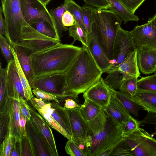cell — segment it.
<instances>
[{
	"mask_svg": "<svg viewBox=\"0 0 156 156\" xmlns=\"http://www.w3.org/2000/svg\"><path fill=\"white\" fill-rule=\"evenodd\" d=\"M110 156H135L132 149L124 137L115 146Z\"/></svg>",
	"mask_w": 156,
	"mask_h": 156,
	"instance_id": "8d00e7d4",
	"label": "cell"
},
{
	"mask_svg": "<svg viewBox=\"0 0 156 156\" xmlns=\"http://www.w3.org/2000/svg\"><path fill=\"white\" fill-rule=\"evenodd\" d=\"M33 107L42 116L51 127L62 134L68 140H71V137L65 129L48 113L38 106H33Z\"/></svg>",
	"mask_w": 156,
	"mask_h": 156,
	"instance_id": "f546056e",
	"label": "cell"
},
{
	"mask_svg": "<svg viewBox=\"0 0 156 156\" xmlns=\"http://www.w3.org/2000/svg\"><path fill=\"white\" fill-rule=\"evenodd\" d=\"M136 49L130 31L126 30L120 27L114 42L113 59L111 62V66L120 64Z\"/></svg>",
	"mask_w": 156,
	"mask_h": 156,
	"instance_id": "9c48e42d",
	"label": "cell"
},
{
	"mask_svg": "<svg viewBox=\"0 0 156 156\" xmlns=\"http://www.w3.org/2000/svg\"><path fill=\"white\" fill-rule=\"evenodd\" d=\"M10 48L13 54L17 72L23 87L25 99L27 101H30L34 97L32 89L20 66L14 49L10 45Z\"/></svg>",
	"mask_w": 156,
	"mask_h": 156,
	"instance_id": "4316f807",
	"label": "cell"
},
{
	"mask_svg": "<svg viewBox=\"0 0 156 156\" xmlns=\"http://www.w3.org/2000/svg\"><path fill=\"white\" fill-rule=\"evenodd\" d=\"M107 73L108 74L104 79V81L108 88L112 90L119 89L122 81L126 78L125 75L118 70L111 71Z\"/></svg>",
	"mask_w": 156,
	"mask_h": 156,
	"instance_id": "4dcf8cb0",
	"label": "cell"
},
{
	"mask_svg": "<svg viewBox=\"0 0 156 156\" xmlns=\"http://www.w3.org/2000/svg\"><path fill=\"white\" fill-rule=\"evenodd\" d=\"M92 15V24L96 29L104 52L111 62L113 59L114 42L122 20L109 9L95 8Z\"/></svg>",
	"mask_w": 156,
	"mask_h": 156,
	"instance_id": "3957f363",
	"label": "cell"
},
{
	"mask_svg": "<svg viewBox=\"0 0 156 156\" xmlns=\"http://www.w3.org/2000/svg\"><path fill=\"white\" fill-rule=\"evenodd\" d=\"M124 138L130 146L135 156H156V139L139 127Z\"/></svg>",
	"mask_w": 156,
	"mask_h": 156,
	"instance_id": "ba28073f",
	"label": "cell"
},
{
	"mask_svg": "<svg viewBox=\"0 0 156 156\" xmlns=\"http://www.w3.org/2000/svg\"><path fill=\"white\" fill-rule=\"evenodd\" d=\"M11 46L14 49L20 66L30 83L34 76L32 65V55L34 52L24 47L16 45Z\"/></svg>",
	"mask_w": 156,
	"mask_h": 156,
	"instance_id": "ffe728a7",
	"label": "cell"
},
{
	"mask_svg": "<svg viewBox=\"0 0 156 156\" xmlns=\"http://www.w3.org/2000/svg\"><path fill=\"white\" fill-rule=\"evenodd\" d=\"M20 7L23 16L29 25L34 20L40 18L57 30L54 19L49 12L38 0H21Z\"/></svg>",
	"mask_w": 156,
	"mask_h": 156,
	"instance_id": "7c38bea8",
	"label": "cell"
},
{
	"mask_svg": "<svg viewBox=\"0 0 156 156\" xmlns=\"http://www.w3.org/2000/svg\"><path fill=\"white\" fill-rule=\"evenodd\" d=\"M83 22L88 35L91 31L92 23V12L96 8L86 4L82 7Z\"/></svg>",
	"mask_w": 156,
	"mask_h": 156,
	"instance_id": "74e56055",
	"label": "cell"
},
{
	"mask_svg": "<svg viewBox=\"0 0 156 156\" xmlns=\"http://www.w3.org/2000/svg\"><path fill=\"white\" fill-rule=\"evenodd\" d=\"M83 49L82 47L60 42L32 55L34 76L65 73Z\"/></svg>",
	"mask_w": 156,
	"mask_h": 156,
	"instance_id": "6da1fadb",
	"label": "cell"
},
{
	"mask_svg": "<svg viewBox=\"0 0 156 156\" xmlns=\"http://www.w3.org/2000/svg\"><path fill=\"white\" fill-rule=\"evenodd\" d=\"M22 156H36L34 146L29 136H23L21 140Z\"/></svg>",
	"mask_w": 156,
	"mask_h": 156,
	"instance_id": "ab89813d",
	"label": "cell"
},
{
	"mask_svg": "<svg viewBox=\"0 0 156 156\" xmlns=\"http://www.w3.org/2000/svg\"><path fill=\"white\" fill-rule=\"evenodd\" d=\"M33 93L38 98L44 101H55L59 103L58 98L56 95L48 92L38 88H34L32 89Z\"/></svg>",
	"mask_w": 156,
	"mask_h": 156,
	"instance_id": "f6af8a7d",
	"label": "cell"
},
{
	"mask_svg": "<svg viewBox=\"0 0 156 156\" xmlns=\"http://www.w3.org/2000/svg\"><path fill=\"white\" fill-rule=\"evenodd\" d=\"M21 140L12 136L10 156H22Z\"/></svg>",
	"mask_w": 156,
	"mask_h": 156,
	"instance_id": "c3c4849f",
	"label": "cell"
},
{
	"mask_svg": "<svg viewBox=\"0 0 156 156\" xmlns=\"http://www.w3.org/2000/svg\"><path fill=\"white\" fill-rule=\"evenodd\" d=\"M124 137L122 128L116 125L108 116L104 129L92 135L90 145L87 149V156H108L115 146Z\"/></svg>",
	"mask_w": 156,
	"mask_h": 156,
	"instance_id": "277c9868",
	"label": "cell"
},
{
	"mask_svg": "<svg viewBox=\"0 0 156 156\" xmlns=\"http://www.w3.org/2000/svg\"><path fill=\"white\" fill-rule=\"evenodd\" d=\"M118 70L123 73L126 78L134 77L137 78L140 76V70L136 59V49L129 55L124 61L119 65L111 66L105 72Z\"/></svg>",
	"mask_w": 156,
	"mask_h": 156,
	"instance_id": "d6986e66",
	"label": "cell"
},
{
	"mask_svg": "<svg viewBox=\"0 0 156 156\" xmlns=\"http://www.w3.org/2000/svg\"><path fill=\"white\" fill-rule=\"evenodd\" d=\"M139 121L132 116L126 123L122 128L124 137L133 133L139 127Z\"/></svg>",
	"mask_w": 156,
	"mask_h": 156,
	"instance_id": "ee69618b",
	"label": "cell"
},
{
	"mask_svg": "<svg viewBox=\"0 0 156 156\" xmlns=\"http://www.w3.org/2000/svg\"><path fill=\"white\" fill-rule=\"evenodd\" d=\"M1 63L0 66V112L5 111L9 99L6 85V68H2Z\"/></svg>",
	"mask_w": 156,
	"mask_h": 156,
	"instance_id": "f1b7e54d",
	"label": "cell"
},
{
	"mask_svg": "<svg viewBox=\"0 0 156 156\" xmlns=\"http://www.w3.org/2000/svg\"><path fill=\"white\" fill-rule=\"evenodd\" d=\"M6 68V85L9 98L17 100L20 97L25 99L23 87L14 59L7 63Z\"/></svg>",
	"mask_w": 156,
	"mask_h": 156,
	"instance_id": "ac0fdd59",
	"label": "cell"
},
{
	"mask_svg": "<svg viewBox=\"0 0 156 156\" xmlns=\"http://www.w3.org/2000/svg\"><path fill=\"white\" fill-rule=\"evenodd\" d=\"M137 90L156 93V74L143 77L138 80Z\"/></svg>",
	"mask_w": 156,
	"mask_h": 156,
	"instance_id": "d6a6232c",
	"label": "cell"
},
{
	"mask_svg": "<svg viewBox=\"0 0 156 156\" xmlns=\"http://www.w3.org/2000/svg\"><path fill=\"white\" fill-rule=\"evenodd\" d=\"M131 98L142 109L156 113V93L137 90Z\"/></svg>",
	"mask_w": 156,
	"mask_h": 156,
	"instance_id": "603a6c76",
	"label": "cell"
},
{
	"mask_svg": "<svg viewBox=\"0 0 156 156\" xmlns=\"http://www.w3.org/2000/svg\"><path fill=\"white\" fill-rule=\"evenodd\" d=\"M0 139L1 143L4 140L9 129L10 117L8 108L5 111L0 112Z\"/></svg>",
	"mask_w": 156,
	"mask_h": 156,
	"instance_id": "f35d334b",
	"label": "cell"
},
{
	"mask_svg": "<svg viewBox=\"0 0 156 156\" xmlns=\"http://www.w3.org/2000/svg\"><path fill=\"white\" fill-rule=\"evenodd\" d=\"M109 4L108 9L115 12L126 24L128 21H138V17L129 11L118 0H106Z\"/></svg>",
	"mask_w": 156,
	"mask_h": 156,
	"instance_id": "cb8c5ba5",
	"label": "cell"
},
{
	"mask_svg": "<svg viewBox=\"0 0 156 156\" xmlns=\"http://www.w3.org/2000/svg\"><path fill=\"white\" fill-rule=\"evenodd\" d=\"M86 4L98 9H108L109 4L106 0H83Z\"/></svg>",
	"mask_w": 156,
	"mask_h": 156,
	"instance_id": "681fc988",
	"label": "cell"
},
{
	"mask_svg": "<svg viewBox=\"0 0 156 156\" xmlns=\"http://www.w3.org/2000/svg\"><path fill=\"white\" fill-rule=\"evenodd\" d=\"M110 89L128 112L137 117L139 111L142 109L141 106L135 102L131 97L119 91Z\"/></svg>",
	"mask_w": 156,
	"mask_h": 156,
	"instance_id": "83f0119b",
	"label": "cell"
},
{
	"mask_svg": "<svg viewBox=\"0 0 156 156\" xmlns=\"http://www.w3.org/2000/svg\"><path fill=\"white\" fill-rule=\"evenodd\" d=\"M73 99L71 98H67L65 100V103L64 107L68 109L75 108H80V105H79Z\"/></svg>",
	"mask_w": 156,
	"mask_h": 156,
	"instance_id": "f5cc1de1",
	"label": "cell"
},
{
	"mask_svg": "<svg viewBox=\"0 0 156 156\" xmlns=\"http://www.w3.org/2000/svg\"><path fill=\"white\" fill-rule=\"evenodd\" d=\"M82 47V51L65 73L68 93L73 99L98 81L103 73L88 48L83 45Z\"/></svg>",
	"mask_w": 156,
	"mask_h": 156,
	"instance_id": "7a4b0ae2",
	"label": "cell"
},
{
	"mask_svg": "<svg viewBox=\"0 0 156 156\" xmlns=\"http://www.w3.org/2000/svg\"><path fill=\"white\" fill-rule=\"evenodd\" d=\"M66 108L71 131V140L86 152L90 145L92 136L89 126L82 117L79 108Z\"/></svg>",
	"mask_w": 156,
	"mask_h": 156,
	"instance_id": "52a82bcc",
	"label": "cell"
},
{
	"mask_svg": "<svg viewBox=\"0 0 156 156\" xmlns=\"http://www.w3.org/2000/svg\"><path fill=\"white\" fill-rule=\"evenodd\" d=\"M155 74H156V73H155Z\"/></svg>",
	"mask_w": 156,
	"mask_h": 156,
	"instance_id": "6f0895ef",
	"label": "cell"
},
{
	"mask_svg": "<svg viewBox=\"0 0 156 156\" xmlns=\"http://www.w3.org/2000/svg\"><path fill=\"white\" fill-rule=\"evenodd\" d=\"M66 10V5L63 3L56 8L50 9L49 11L54 19L56 29L59 34L62 31L68 30V28L64 26L62 22V16Z\"/></svg>",
	"mask_w": 156,
	"mask_h": 156,
	"instance_id": "836d02e7",
	"label": "cell"
},
{
	"mask_svg": "<svg viewBox=\"0 0 156 156\" xmlns=\"http://www.w3.org/2000/svg\"><path fill=\"white\" fill-rule=\"evenodd\" d=\"M29 105L31 115V120L43 139L51 156H58L51 127L38 112Z\"/></svg>",
	"mask_w": 156,
	"mask_h": 156,
	"instance_id": "4fadbf2b",
	"label": "cell"
},
{
	"mask_svg": "<svg viewBox=\"0 0 156 156\" xmlns=\"http://www.w3.org/2000/svg\"><path fill=\"white\" fill-rule=\"evenodd\" d=\"M30 25L41 34L61 41L60 35L58 32L43 19H37L34 20Z\"/></svg>",
	"mask_w": 156,
	"mask_h": 156,
	"instance_id": "484cf974",
	"label": "cell"
},
{
	"mask_svg": "<svg viewBox=\"0 0 156 156\" xmlns=\"http://www.w3.org/2000/svg\"><path fill=\"white\" fill-rule=\"evenodd\" d=\"M111 92L101 78L83 93L85 99H88L97 104L104 109L108 104Z\"/></svg>",
	"mask_w": 156,
	"mask_h": 156,
	"instance_id": "2e32d148",
	"label": "cell"
},
{
	"mask_svg": "<svg viewBox=\"0 0 156 156\" xmlns=\"http://www.w3.org/2000/svg\"><path fill=\"white\" fill-rule=\"evenodd\" d=\"M21 0H1L6 30L5 36L11 45L20 40L22 32L31 26L25 20L21 11Z\"/></svg>",
	"mask_w": 156,
	"mask_h": 156,
	"instance_id": "5b68a950",
	"label": "cell"
},
{
	"mask_svg": "<svg viewBox=\"0 0 156 156\" xmlns=\"http://www.w3.org/2000/svg\"><path fill=\"white\" fill-rule=\"evenodd\" d=\"M30 84L32 89L38 88L56 95L58 99L69 98L65 73L34 76Z\"/></svg>",
	"mask_w": 156,
	"mask_h": 156,
	"instance_id": "8992f818",
	"label": "cell"
},
{
	"mask_svg": "<svg viewBox=\"0 0 156 156\" xmlns=\"http://www.w3.org/2000/svg\"><path fill=\"white\" fill-rule=\"evenodd\" d=\"M27 121L26 118L20 113V123L22 137L27 135L26 129Z\"/></svg>",
	"mask_w": 156,
	"mask_h": 156,
	"instance_id": "db71d44e",
	"label": "cell"
},
{
	"mask_svg": "<svg viewBox=\"0 0 156 156\" xmlns=\"http://www.w3.org/2000/svg\"><path fill=\"white\" fill-rule=\"evenodd\" d=\"M8 110L10 117L9 129L12 136L21 139L22 136L20 126V112L17 100L9 98Z\"/></svg>",
	"mask_w": 156,
	"mask_h": 156,
	"instance_id": "44dd1931",
	"label": "cell"
},
{
	"mask_svg": "<svg viewBox=\"0 0 156 156\" xmlns=\"http://www.w3.org/2000/svg\"><path fill=\"white\" fill-rule=\"evenodd\" d=\"M65 150L67 154L71 156H87L86 152L71 140H68L66 142Z\"/></svg>",
	"mask_w": 156,
	"mask_h": 156,
	"instance_id": "60d3db41",
	"label": "cell"
},
{
	"mask_svg": "<svg viewBox=\"0 0 156 156\" xmlns=\"http://www.w3.org/2000/svg\"><path fill=\"white\" fill-rule=\"evenodd\" d=\"M42 3L46 7V5L51 0H38Z\"/></svg>",
	"mask_w": 156,
	"mask_h": 156,
	"instance_id": "9f6ffc18",
	"label": "cell"
},
{
	"mask_svg": "<svg viewBox=\"0 0 156 156\" xmlns=\"http://www.w3.org/2000/svg\"><path fill=\"white\" fill-rule=\"evenodd\" d=\"M26 129L27 134L34 146L37 155L51 156L43 139L31 120L27 121Z\"/></svg>",
	"mask_w": 156,
	"mask_h": 156,
	"instance_id": "7402d4cb",
	"label": "cell"
},
{
	"mask_svg": "<svg viewBox=\"0 0 156 156\" xmlns=\"http://www.w3.org/2000/svg\"><path fill=\"white\" fill-rule=\"evenodd\" d=\"M68 30L69 36L74 39L72 44H73L76 41H78L81 42L83 45L87 47L88 43V35L76 22L75 24L69 27Z\"/></svg>",
	"mask_w": 156,
	"mask_h": 156,
	"instance_id": "e575fe53",
	"label": "cell"
},
{
	"mask_svg": "<svg viewBox=\"0 0 156 156\" xmlns=\"http://www.w3.org/2000/svg\"><path fill=\"white\" fill-rule=\"evenodd\" d=\"M111 95L109 102L103 110L114 123L122 128L126 123L132 117L113 92L109 88Z\"/></svg>",
	"mask_w": 156,
	"mask_h": 156,
	"instance_id": "9a60e30c",
	"label": "cell"
},
{
	"mask_svg": "<svg viewBox=\"0 0 156 156\" xmlns=\"http://www.w3.org/2000/svg\"><path fill=\"white\" fill-rule=\"evenodd\" d=\"M136 47L146 46L156 49V14L147 22L130 31Z\"/></svg>",
	"mask_w": 156,
	"mask_h": 156,
	"instance_id": "8fae6325",
	"label": "cell"
},
{
	"mask_svg": "<svg viewBox=\"0 0 156 156\" xmlns=\"http://www.w3.org/2000/svg\"><path fill=\"white\" fill-rule=\"evenodd\" d=\"M18 101L20 112L26 119L27 121L31 119V115L29 104L26 100L22 97H20Z\"/></svg>",
	"mask_w": 156,
	"mask_h": 156,
	"instance_id": "bcb514c9",
	"label": "cell"
},
{
	"mask_svg": "<svg viewBox=\"0 0 156 156\" xmlns=\"http://www.w3.org/2000/svg\"><path fill=\"white\" fill-rule=\"evenodd\" d=\"M2 6L0 7V34L4 35L6 30V26L4 19L2 16Z\"/></svg>",
	"mask_w": 156,
	"mask_h": 156,
	"instance_id": "11a10c76",
	"label": "cell"
},
{
	"mask_svg": "<svg viewBox=\"0 0 156 156\" xmlns=\"http://www.w3.org/2000/svg\"><path fill=\"white\" fill-rule=\"evenodd\" d=\"M0 48L2 53L7 63L14 59L9 43L7 39L1 34H0Z\"/></svg>",
	"mask_w": 156,
	"mask_h": 156,
	"instance_id": "b9f144b4",
	"label": "cell"
},
{
	"mask_svg": "<svg viewBox=\"0 0 156 156\" xmlns=\"http://www.w3.org/2000/svg\"><path fill=\"white\" fill-rule=\"evenodd\" d=\"M79 109L82 117L87 123L96 119L103 110L97 104L87 99H85Z\"/></svg>",
	"mask_w": 156,
	"mask_h": 156,
	"instance_id": "d4e9b609",
	"label": "cell"
},
{
	"mask_svg": "<svg viewBox=\"0 0 156 156\" xmlns=\"http://www.w3.org/2000/svg\"><path fill=\"white\" fill-rule=\"evenodd\" d=\"M12 136L10 130L1 143L0 156H10Z\"/></svg>",
	"mask_w": 156,
	"mask_h": 156,
	"instance_id": "7bdbcfd3",
	"label": "cell"
},
{
	"mask_svg": "<svg viewBox=\"0 0 156 156\" xmlns=\"http://www.w3.org/2000/svg\"><path fill=\"white\" fill-rule=\"evenodd\" d=\"M138 78L130 77L125 79L121 84L119 90L123 94L132 97L137 90Z\"/></svg>",
	"mask_w": 156,
	"mask_h": 156,
	"instance_id": "d590c367",
	"label": "cell"
},
{
	"mask_svg": "<svg viewBox=\"0 0 156 156\" xmlns=\"http://www.w3.org/2000/svg\"><path fill=\"white\" fill-rule=\"evenodd\" d=\"M87 47L103 73L111 66V61L105 55L96 29L92 23L91 32L88 35Z\"/></svg>",
	"mask_w": 156,
	"mask_h": 156,
	"instance_id": "5bb4252c",
	"label": "cell"
},
{
	"mask_svg": "<svg viewBox=\"0 0 156 156\" xmlns=\"http://www.w3.org/2000/svg\"><path fill=\"white\" fill-rule=\"evenodd\" d=\"M133 14L146 0H118Z\"/></svg>",
	"mask_w": 156,
	"mask_h": 156,
	"instance_id": "7dc6e473",
	"label": "cell"
},
{
	"mask_svg": "<svg viewBox=\"0 0 156 156\" xmlns=\"http://www.w3.org/2000/svg\"><path fill=\"white\" fill-rule=\"evenodd\" d=\"M62 22L63 25L66 27H69L76 23L73 15L68 11L66 10L62 17Z\"/></svg>",
	"mask_w": 156,
	"mask_h": 156,
	"instance_id": "f907efd6",
	"label": "cell"
},
{
	"mask_svg": "<svg viewBox=\"0 0 156 156\" xmlns=\"http://www.w3.org/2000/svg\"><path fill=\"white\" fill-rule=\"evenodd\" d=\"M136 59L140 71L147 75L156 71V49L146 46L136 47Z\"/></svg>",
	"mask_w": 156,
	"mask_h": 156,
	"instance_id": "e0dca14e",
	"label": "cell"
},
{
	"mask_svg": "<svg viewBox=\"0 0 156 156\" xmlns=\"http://www.w3.org/2000/svg\"><path fill=\"white\" fill-rule=\"evenodd\" d=\"M138 121L140 125L151 124L156 126V113L148 112L143 119Z\"/></svg>",
	"mask_w": 156,
	"mask_h": 156,
	"instance_id": "816d5d0a",
	"label": "cell"
},
{
	"mask_svg": "<svg viewBox=\"0 0 156 156\" xmlns=\"http://www.w3.org/2000/svg\"><path fill=\"white\" fill-rule=\"evenodd\" d=\"M60 42L41 34L31 27L22 32L19 41L13 45L28 48L31 50L34 53L55 45Z\"/></svg>",
	"mask_w": 156,
	"mask_h": 156,
	"instance_id": "30bf717a",
	"label": "cell"
},
{
	"mask_svg": "<svg viewBox=\"0 0 156 156\" xmlns=\"http://www.w3.org/2000/svg\"><path fill=\"white\" fill-rule=\"evenodd\" d=\"M64 3L66 5V10L68 11L73 15L76 22L87 34L83 22L81 7L73 0H65Z\"/></svg>",
	"mask_w": 156,
	"mask_h": 156,
	"instance_id": "1f68e13d",
	"label": "cell"
}]
</instances>
